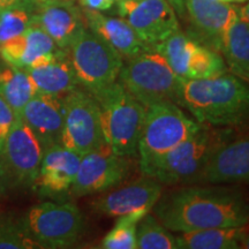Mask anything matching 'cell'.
Listing matches in <instances>:
<instances>
[{
    "label": "cell",
    "instance_id": "11",
    "mask_svg": "<svg viewBox=\"0 0 249 249\" xmlns=\"http://www.w3.org/2000/svg\"><path fill=\"white\" fill-rule=\"evenodd\" d=\"M129 173V158L114 152L104 143L81 157L70 193L71 196L101 194L124 182Z\"/></svg>",
    "mask_w": 249,
    "mask_h": 249
},
{
    "label": "cell",
    "instance_id": "7",
    "mask_svg": "<svg viewBox=\"0 0 249 249\" xmlns=\"http://www.w3.org/2000/svg\"><path fill=\"white\" fill-rule=\"evenodd\" d=\"M70 59L79 85L95 97L119 79L124 57L91 30H85L70 46Z\"/></svg>",
    "mask_w": 249,
    "mask_h": 249
},
{
    "label": "cell",
    "instance_id": "8",
    "mask_svg": "<svg viewBox=\"0 0 249 249\" xmlns=\"http://www.w3.org/2000/svg\"><path fill=\"white\" fill-rule=\"evenodd\" d=\"M21 220L39 248H70L79 241L85 229L83 214L70 202L34 205Z\"/></svg>",
    "mask_w": 249,
    "mask_h": 249
},
{
    "label": "cell",
    "instance_id": "9",
    "mask_svg": "<svg viewBox=\"0 0 249 249\" xmlns=\"http://www.w3.org/2000/svg\"><path fill=\"white\" fill-rule=\"evenodd\" d=\"M44 148L20 116L0 151V185L2 188L34 187L38 176Z\"/></svg>",
    "mask_w": 249,
    "mask_h": 249
},
{
    "label": "cell",
    "instance_id": "30",
    "mask_svg": "<svg viewBox=\"0 0 249 249\" xmlns=\"http://www.w3.org/2000/svg\"><path fill=\"white\" fill-rule=\"evenodd\" d=\"M15 114L11 107L2 97H0V151L6 138H7L12 124H13Z\"/></svg>",
    "mask_w": 249,
    "mask_h": 249
},
{
    "label": "cell",
    "instance_id": "1",
    "mask_svg": "<svg viewBox=\"0 0 249 249\" xmlns=\"http://www.w3.org/2000/svg\"><path fill=\"white\" fill-rule=\"evenodd\" d=\"M152 213L167 230L189 232L249 224V201L224 186H185L161 194Z\"/></svg>",
    "mask_w": 249,
    "mask_h": 249
},
{
    "label": "cell",
    "instance_id": "21",
    "mask_svg": "<svg viewBox=\"0 0 249 249\" xmlns=\"http://www.w3.org/2000/svg\"><path fill=\"white\" fill-rule=\"evenodd\" d=\"M26 71L37 93L65 97L79 86L75 71L67 54L45 66Z\"/></svg>",
    "mask_w": 249,
    "mask_h": 249
},
{
    "label": "cell",
    "instance_id": "27",
    "mask_svg": "<svg viewBox=\"0 0 249 249\" xmlns=\"http://www.w3.org/2000/svg\"><path fill=\"white\" fill-rule=\"evenodd\" d=\"M147 213H132L118 218L116 225L105 235L99 248L104 249H135L136 229L140 220Z\"/></svg>",
    "mask_w": 249,
    "mask_h": 249
},
{
    "label": "cell",
    "instance_id": "15",
    "mask_svg": "<svg viewBox=\"0 0 249 249\" xmlns=\"http://www.w3.org/2000/svg\"><path fill=\"white\" fill-rule=\"evenodd\" d=\"M36 4L33 23L42 28L59 49H70L86 30L83 12L71 0H36Z\"/></svg>",
    "mask_w": 249,
    "mask_h": 249
},
{
    "label": "cell",
    "instance_id": "5",
    "mask_svg": "<svg viewBox=\"0 0 249 249\" xmlns=\"http://www.w3.org/2000/svg\"><path fill=\"white\" fill-rule=\"evenodd\" d=\"M118 80L145 107L165 102L181 107L183 79L155 49L127 59Z\"/></svg>",
    "mask_w": 249,
    "mask_h": 249
},
{
    "label": "cell",
    "instance_id": "33",
    "mask_svg": "<svg viewBox=\"0 0 249 249\" xmlns=\"http://www.w3.org/2000/svg\"><path fill=\"white\" fill-rule=\"evenodd\" d=\"M240 248L249 249V224L241 227Z\"/></svg>",
    "mask_w": 249,
    "mask_h": 249
},
{
    "label": "cell",
    "instance_id": "28",
    "mask_svg": "<svg viewBox=\"0 0 249 249\" xmlns=\"http://www.w3.org/2000/svg\"><path fill=\"white\" fill-rule=\"evenodd\" d=\"M31 23L33 15L24 6L0 8V46L23 34Z\"/></svg>",
    "mask_w": 249,
    "mask_h": 249
},
{
    "label": "cell",
    "instance_id": "14",
    "mask_svg": "<svg viewBox=\"0 0 249 249\" xmlns=\"http://www.w3.org/2000/svg\"><path fill=\"white\" fill-rule=\"evenodd\" d=\"M192 24L189 37L213 51H222L226 30L236 18L240 7L216 0H183Z\"/></svg>",
    "mask_w": 249,
    "mask_h": 249
},
{
    "label": "cell",
    "instance_id": "10",
    "mask_svg": "<svg viewBox=\"0 0 249 249\" xmlns=\"http://www.w3.org/2000/svg\"><path fill=\"white\" fill-rule=\"evenodd\" d=\"M64 107L61 145L85 156L104 144L99 107L91 93L74 89L64 97Z\"/></svg>",
    "mask_w": 249,
    "mask_h": 249
},
{
    "label": "cell",
    "instance_id": "36",
    "mask_svg": "<svg viewBox=\"0 0 249 249\" xmlns=\"http://www.w3.org/2000/svg\"><path fill=\"white\" fill-rule=\"evenodd\" d=\"M216 1L227 2V4H240V2H245L247 0H216Z\"/></svg>",
    "mask_w": 249,
    "mask_h": 249
},
{
    "label": "cell",
    "instance_id": "20",
    "mask_svg": "<svg viewBox=\"0 0 249 249\" xmlns=\"http://www.w3.org/2000/svg\"><path fill=\"white\" fill-rule=\"evenodd\" d=\"M86 23L89 29L107 42L124 58L130 59L151 49L139 38L136 33L123 18L107 17L101 11L83 9Z\"/></svg>",
    "mask_w": 249,
    "mask_h": 249
},
{
    "label": "cell",
    "instance_id": "31",
    "mask_svg": "<svg viewBox=\"0 0 249 249\" xmlns=\"http://www.w3.org/2000/svg\"><path fill=\"white\" fill-rule=\"evenodd\" d=\"M81 5L95 11H107L116 4V0H80Z\"/></svg>",
    "mask_w": 249,
    "mask_h": 249
},
{
    "label": "cell",
    "instance_id": "32",
    "mask_svg": "<svg viewBox=\"0 0 249 249\" xmlns=\"http://www.w3.org/2000/svg\"><path fill=\"white\" fill-rule=\"evenodd\" d=\"M169 4L172 6L176 13L179 17H185L186 15V8H185V1L183 0H166Z\"/></svg>",
    "mask_w": 249,
    "mask_h": 249
},
{
    "label": "cell",
    "instance_id": "37",
    "mask_svg": "<svg viewBox=\"0 0 249 249\" xmlns=\"http://www.w3.org/2000/svg\"><path fill=\"white\" fill-rule=\"evenodd\" d=\"M116 1H117V0H116Z\"/></svg>",
    "mask_w": 249,
    "mask_h": 249
},
{
    "label": "cell",
    "instance_id": "29",
    "mask_svg": "<svg viewBox=\"0 0 249 249\" xmlns=\"http://www.w3.org/2000/svg\"><path fill=\"white\" fill-rule=\"evenodd\" d=\"M39 248L24 227L22 220L4 218L0 220V249Z\"/></svg>",
    "mask_w": 249,
    "mask_h": 249
},
{
    "label": "cell",
    "instance_id": "13",
    "mask_svg": "<svg viewBox=\"0 0 249 249\" xmlns=\"http://www.w3.org/2000/svg\"><path fill=\"white\" fill-rule=\"evenodd\" d=\"M163 194V183L151 177L114 187L101 193L91 208L104 216L119 218L132 213H149Z\"/></svg>",
    "mask_w": 249,
    "mask_h": 249
},
{
    "label": "cell",
    "instance_id": "3",
    "mask_svg": "<svg viewBox=\"0 0 249 249\" xmlns=\"http://www.w3.org/2000/svg\"><path fill=\"white\" fill-rule=\"evenodd\" d=\"M234 134L232 127L202 124L198 132L142 169V173L163 185L197 183L213 155L234 140Z\"/></svg>",
    "mask_w": 249,
    "mask_h": 249
},
{
    "label": "cell",
    "instance_id": "22",
    "mask_svg": "<svg viewBox=\"0 0 249 249\" xmlns=\"http://www.w3.org/2000/svg\"><path fill=\"white\" fill-rule=\"evenodd\" d=\"M222 53L227 70L249 83V22L239 17L226 30Z\"/></svg>",
    "mask_w": 249,
    "mask_h": 249
},
{
    "label": "cell",
    "instance_id": "17",
    "mask_svg": "<svg viewBox=\"0 0 249 249\" xmlns=\"http://www.w3.org/2000/svg\"><path fill=\"white\" fill-rule=\"evenodd\" d=\"M81 157L82 156L61 144L45 149L33 188L43 196H58L70 192L79 170Z\"/></svg>",
    "mask_w": 249,
    "mask_h": 249
},
{
    "label": "cell",
    "instance_id": "6",
    "mask_svg": "<svg viewBox=\"0 0 249 249\" xmlns=\"http://www.w3.org/2000/svg\"><path fill=\"white\" fill-rule=\"evenodd\" d=\"M201 127L202 124L187 116L178 104L165 102L148 107L138 145L140 169L172 150Z\"/></svg>",
    "mask_w": 249,
    "mask_h": 249
},
{
    "label": "cell",
    "instance_id": "24",
    "mask_svg": "<svg viewBox=\"0 0 249 249\" xmlns=\"http://www.w3.org/2000/svg\"><path fill=\"white\" fill-rule=\"evenodd\" d=\"M35 87L27 71L23 68L9 66L0 68V97L18 116L24 105L36 95Z\"/></svg>",
    "mask_w": 249,
    "mask_h": 249
},
{
    "label": "cell",
    "instance_id": "18",
    "mask_svg": "<svg viewBox=\"0 0 249 249\" xmlns=\"http://www.w3.org/2000/svg\"><path fill=\"white\" fill-rule=\"evenodd\" d=\"M18 116L37 136L44 150L60 144L65 118L64 97L36 93Z\"/></svg>",
    "mask_w": 249,
    "mask_h": 249
},
{
    "label": "cell",
    "instance_id": "16",
    "mask_svg": "<svg viewBox=\"0 0 249 249\" xmlns=\"http://www.w3.org/2000/svg\"><path fill=\"white\" fill-rule=\"evenodd\" d=\"M0 54L11 66L28 70L51 64L66 53L42 28L31 23L23 34L0 46Z\"/></svg>",
    "mask_w": 249,
    "mask_h": 249
},
{
    "label": "cell",
    "instance_id": "19",
    "mask_svg": "<svg viewBox=\"0 0 249 249\" xmlns=\"http://www.w3.org/2000/svg\"><path fill=\"white\" fill-rule=\"evenodd\" d=\"M249 182V136L234 139L218 150L197 183L226 185Z\"/></svg>",
    "mask_w": 249,
    "mask_h": 249
},
{
    "label": "cell",
    "instance_id": "25",
    "mask_svg": "<svg viewBox=\"0 0 249 249\" xmlns=\"http://www.w3.org/2000/svg\"><path fill=\"white\" fill-rule=\"evenodd\" d=\"M227 71L225 60L219 52L196 42L187 62L185 80H203L223 75Z\"/></svg>",
    "mask_w": 249,
    "mask_h": 249
},
{
    "label": "cell",
    "instance_id": "23",
    "mask_svg": "<svg viewBox=\"0 0 249 249\" xmlns=\"http://www.w3.org/2000/svg\"><path fill=\"white\" fill-rule=\"evenodd\" d=\"M241 227H213L182 232L177 236L178 249H238L240 248Z\"/></svg>",
    "mask_w": 249,
    "mask_h": 249
},
{
    "label": "cell",
    "instance_id": "34",
    "mask_svg": "<svg viewBox=\"0 0 249 249\" xmlns=\"http://www.w3.org/2000/svg\"><path fill=\"white\" fill-rule=\"evenodd\" d=\"M30 0H0V8L14 7V6H24Z\"/></svg>",
    "mask_w": 249,
    "mask_h": 249
},
{
    "label": "cell",
    "instance_id": "2",
    "mask_svg": "<svg viewBox=\"0 0 249 249\" xmlns=\"http://www.w3.org/2000/svg\"><path fill=\"white\" fill-rule=\"evenodd\" d=\"M181 107L200 124L214 127L249 124V83L234 74L183 80Z\"/></svg>",
    "mask_w": 249,
    "mask_h": 249
},
{
    "label": "cell",
    "instance_id": "35",
    "mask_svg": "<svg viewBox=\"0 0 249 249\" xmlns=\"http://www.w3.org/2000/svg\"><path fill=\"white\" fill-rule=\"evenodd\" d=\"M239 13H240V18H242V20H245V21H247V22H249V1H248L247 5L240 8Z\"/></svg>",
    "mask_w": 249,
    "mask_h": 249
},
{
    "label": "cell",
    "instance_id": "4",
    "mask_svg": "<svg viewBox=\"0 0 249 249\" xmlns=\"http://www.w3.org/2000/svg\"><path fill=\"white\" fill-rule=\"evenodd\" d=\"M95 98L99 107L105 143L116 154L124 157L138 156L147 107L134 97L119 80Z\"/></svg>",
    "mask_w": 249,
    "mask_h": 249
},
{
    "label": "cell",
    "instance_id": "12",
    "mask_svg": "<svg viewBox=\"0 0 249 249\" xmlns=\"http://www.w3.org/2000/svg\"><path fill=\"white\" fill-rule=\"evenodd\" d=\"M117 12L139 38L155 48L179 30L177 13L166 0H117Z\"/></svg>",
    "mask_w": 249,
    "mask_h": 249
},
{
    "label": "cell",
    "instance_id": "26",
    "mask_svg": "<svg viewBox=\"0 0 249 249\" xmlns=\"http://www.w3.org/2000/svg\"><path fill=\"white\" fill-rule=\"evenodd\" d=\"M136 247L140 249H177L178 240L155 214L147 213L138 224Z\"/></svg>",
    "mask_w": 249,
    "mask_h": 249
}]
</instances>
